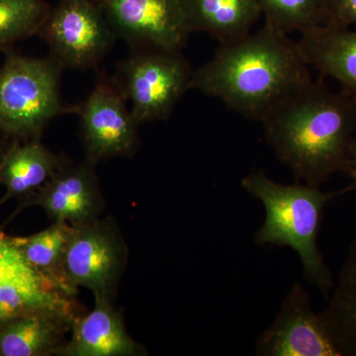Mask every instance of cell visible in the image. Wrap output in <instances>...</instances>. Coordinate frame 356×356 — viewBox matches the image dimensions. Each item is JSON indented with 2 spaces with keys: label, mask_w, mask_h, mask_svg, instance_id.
Returning <instances> with one entry per match:
<instances>
[{
  "label": "cell",
  "mask_w": 356,
  "mask_h": 356,
  "mask_svg": "<svg viewBox=\"0 0 356 356\" xmlns=\"http://www.w3.org/2000/svg\"><path fill=\"white\" fill-rule=\"evenodd\" d=\"M192 33H207L220 44H228L250 34L261 17L257 0H181Z\"/></svg>",
  "instance_id": "2e32d148"
},
{
  "label": "cell",
  "mask_w": 356,
  "mask_h": 356,
  "mask_svg": "<svg viewBox=\"0 0 356 356\" xmlns=\"http://www.w3.org/2000/svg\"><path fill=\"white\" fill-rule=\"evenodd\" d=\"M266 23L289 35L325 23L324 0H257Z\"/></svg>",
  "instance_id": "d6986e66"
},
{
  "label": "cell",
  "mask_w": 356,
  "mask_h": 356,
  "mask_svg": "<svg viewBox=\"0 0 356 356\" xmlns=\"http://www.w3.org/2000/svg\"><path fill=\"white\" fill-rule=\"evenodd\" d=\"M63 67L53 58L11 55L0 67V131L13 138H39L65 112Z\"/></svg>",
  "instance_id": "277c9868"
},
{
  "label": "cell",
  "mask_w": 356,
  "mask_h": 356,
  "mask_svg": "<svg viewBox=\"0 0 356 356\" xmlns=\"http://www.w3.org/2000/svg\"><path fill=\"white\" fill-rule=\"evenodd\" d=\"M344 175L350 178L351 188H353V191H356V139L353 143V149H351L350 159H348Z\"/></svg>",
  "instance_id": "603a6c76"
},
{
  "label": "cell",
  "mask_w": 356,
  "mask_h": 356,
  "mask_svg": "<svg viewBox=\"0 0 356 356\" xmlns=\"http://www.w3.org/2000/svg\"><path fill=\"white\" fill-rule=\"evenodd\" d=\"M95 165L88 159L76 165L69 161L42 188L23 200L20 209L39 206L53 221H65L76 228L96 221L104 202Z\"/></svg>",
  "instance_id": "8fae6325"
},
{
  "label": "cell",
  "mask_w": 356,
  "mask_h": 356,
  "mask_svg": "<svg viewBox=\"0 0 356 356\" xmlns=\"http://www.w3.org/2000/svg\"><path fill=\"white\" fill-rule=\"evenodd\" d=\"M241 184L266 210V220L255 233L254 243L291 248L301 261L305 280L329 298L334 280L318 248V236L325 206L353 191L350 185L336 191H323L318 185L304 182L280 184L261 170L243 177Z\"/></svg>",
  "instance_id": "3957f363"
},
{
  "label": "cell",
  "mask_w": 356,
  "mask_h": 356,
  "mask_svg": "<svg viewBox=\"0 0 356 356\" xmlns=\"http://www.w3.org/2000/svg\"><path fill=\"white\" fill-rule=\"evenodd\" d=\"M9 146H10V145L0 143V165H1L2 159H3L4 154H6Z\"/></svg>",
  "instance_id": "cb8c5ba5"
},
{
  "label": "cell",
  "mask_w": 356,
  "mask_h": 356,
  "mask_svg": "<svg viewBox=\"0 0 356 356\" xmlns=\"http://www.w3.org/2000/svg\"><path fill=\"white\" fill-rule=\"evenodd\" d=\"M63 69H95L117 40L96 0H62L38 33Z\"/></svg>",
  "instance_id": "8992f818"
},
{
  "label": "cell",
  "mask_w": 356,
  "mask_h": 356,
  "mask_svg": "<svg viewBox=\"0 0 356 356\" xmlns=\"http://www.w3.org/2000/svg\"><path fill=\"white\" fill-rule=\"evenodd\" d=\"M194 70L181 51L131 50L112 76L138 123L166 121L187 90Z\"/></svg>",
  "instance_id": "5b68a950"
},
{
  "label": "cell",
  "mask_w": 356,
  "mask_h": 356,
  "mask_svg": "<svg viewBox=\"0 0 356 356\" xmlns=\"http://www.w3.org/2000/svg\"><path fill=\"white\" fill-rule=\"evenodd\" d=\"M81 137L86 159L92 163L128 156L138 145L140 124L112 77L99 72L95 88L79 106Z\"/></svg>",
  "instance_id": "ba28073f"
},
{
  "label": "cell",
  "mask_w": 356,
  "mask_h": 356,
  "mask_svg": "<svg viewBox=\"0 0 356 356\" xmlns=\"http://www.w3.org/2000/svg\"><path fill=\"white\" fill-rule=\"evenodd\" d=\"M310 67L298 42L264 24L254 34L220 44L213 58L194 70L189 88L261 122L313 81Z\"/></svg>",
  "instance_id": "6da1fadb"
},
{
  "label": "cell",
  "mask_w": 356,
  "mask_h": 356,
  "mask_svg": "<svg viewBox=\"0 0 356 356\" xmlns=\"http://www.w3.org/2000/svg\"><path fill=\"white\" fill-rule=\"evenodd\" d=\"M49 11L44 0H0V49L38 34Z\"/></svg>",
  "instance_id": "ffe728a7"
},
{
  "label": "cell",
  "mask_w": 356,
  "mask_h": 356,
  "mask_svg": "<svg viewBox=\"0 0 356 356\" xmlns=\"http://www.w3.org/2000/svg\"><path fill=\"white\" fill-rule=\"evenodd\" d=\"M69 163L44 146L39 138L20 144L14 142L7 149L0 165V184L6 188L0 204L8 199H27L44 186Z\"/></svg>",
  "instance_id": "5bb4252c"
},
{
  "label": "cell",
  "mask_w": 356,
  "mask_h": 356,
  "mask_svg": "<svg viewBox=\"0 0 356 356\" xmlns=\"http://www.w3.org/2000/svg\"><path fill=\"white\" fill-rule=\"evenodd\" d=\"M325 23L334 27L356 26V0H324Z\"/></svg>",
  "instance_id": "7402d4cb"
},
{
  "label": "cell",
  "mask_w": 356,
  "mask_h": 356,
  "mask_svg": "<svg viewBox=\"0 0 356 356\" xmlns=\"http://www.w3.org/2000/svg\"><path fill=\"white\" fill-rule=\"evenodd\" d=\"M264 139L295 180L321 186L346 172L356 139V98L312 81L261 122Z\"/></svg>",
  "instance_id": "7a4b0ae2"
},
{
  "label": "cell",
  "mask_w": 356,
  "mask_h": 356,
  "mask_svg": "<svg viewBox=\"0 0 356 356\" xmlns=\"http://www.w3.org/2000/svg\"><path fill=\"white\" fill-rule=\"evenodd\" d=\"M57 355L144 356L147 351L128 334L111 299L95 295V308L72 321L70 341L58 350Z\"/></svg>",
  "instance_id": "7c38bea8"
},
{
  "label": "cell",
  "mask_w": 356,
  "mask_h": 356,
  "mask_svg": "<svg viewBox=\"0 0 356 356\" xmlns=\"http://www.w3.org/2000/svg\"><path fill=\"white\" fill-rule=\"evenodd\" d=\"M298 43L311 67L356 98V30L321 24L302 32Z\"/></svg>",
  "instance_id": "4fadbf2b"
},
{
  "label": "cell",
  "mask_w": 356,
  "mask_h": 356,
  "mask_svg": "<svg viewBox=\"0 0 356 356\" xmlns=\"http://www.w3.org/2000/svg\"><path fill=\"white\" fill-rule=\"evenodd\" d=\"M76 317L46 311L14 318L0 327V356L57 355Z\"/></svg>",
  "instance_id": "9a60e30c"
},
{
  "label": "cell",
  "mask_w": 356,
  "mask_h": 356,
  "mask_svg": "<svg viewBox=\"0 0 356 356\" xmlns=\"http://www.w3.org/2000/svg\"><path fill=\"white\" fill-rule=\"evenodd\" d=\"M18 284L44 285L60 289L28 264L14 245L13 236L0 231V291Z\"/></svg>",
  "instance_id": "44dd1931"
},
{
  "label": "cell",
  "mask_w": 356,
  "mask_h": 356,
  "mask_svg": "<svg viewBox=\"0 0 356 356\" xmlns=\"http://www.w3.org/2000/svg\"><path fill=\"white\" fill-rule=\"evenodd\" d=\"M127 257V245L112 218L74 227L63 267L65 283L74 293L84 287L112 300Z\"/></svg>",
  "instance_id": "52a82bcc"
},
{
  "label": "cell",
  "mask_w": 356,
  "mask_h": 356,
  "mask_svg": "<svg viewBox=\"0 0 356 356\" xmlns=\"http://www.w3.org/2000/svg\"><path fill=\"white\" fill-rule=\"evenodd\" d=\"M259 356H339L327 337L311 297L294 283L273 324L255 341Z\"/></svg>",
  "instance_id": "30bf717a"
},
{
  "label": "cell",
  "mask_w": 356,
  "mask_h": 356,
  "mask_svg": "<svg viewBox=\"0 0 356 356\" xmlns=\"http://www.w3.org/2000/svg\"><path fill=\"white\" fill-rule=\"evenodd\" d=\"M74 227L65 221H53L48 228L28 236H13L14 245L34 270L50 280L63 292L74 297L64 277V261Z\"/></svg>",
  "instance_id": "ac0fdd59"
},
{
  "label": "cell",
  "mask_w": 356,
  "mask_h": 356,
  "mask_svg": "<svg viewBox=\"0 0 356 356\" xmlns=\"http://www.w3.org/2000/svg\"><path fill=\"white\" fill-rule=\"evenodd\" d=\"M321 321L339 356H356V238L348 248Z\"/></svg>",
  "instance_id": "e0dca14e"
},
{
  "label": "cell",
  "mask_w": 356,
  "mask_h": 356,
  "mask_svg": "<svg viewBox=\"0 0 356 356\" xmlns=\"http://www.w3.org/2000/svg\"><path fill=\"white\" fill-rule=\"evenodd\" d=\"M131 49L181 51L191 34L181 0H96Z\"/></svg>",
  "instance_id": "9c48e42d"
}]
</instances>
